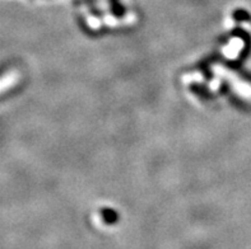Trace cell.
Segmentation results:
<instances>
[{
	"label": "cell",
	"instance_id": "cell-1",
	"mask_svg": "<svg viewBox=\"0 0 251 249\" xmlns=\"http://www.w3.org/2000/svg\"><path fill=\"white\" fill-rule=\"evenodd\" d=\"M101 216L102 219H103V221L108 225H114L119 221L118 212L115 211V210H112V208H102Z\"/></svg>",
	"mask_w": 251,
	"mask_h": 249
},
{
	"label": "cell",
	"instance_id": "cell-2",
	"mask_svg": "<svg viewBox=\"0 0 251 249\" xmlns=\"http://www.w3.org/2000/svg\"><path fill=\"white\" fill-rule=\"evenodd\" d=\"M233 18H235L237 22H242V21H251V16L244 9L235 10V12H233Z\"/></svg>",
	"mask_w": 251,
	"mask_h": 249
},
{
	"label": "cell",
	"instance_id": "cell-3",
	"mask_svg": "<svg viewBox=\"0 0 251 249\" xmlns=\"http://www.w3.org/2000/svg\"><path fill=\"white\" fill-rule=\"evenodd\" d=\"M110 1H111L112 10H114L115 14H116V16H121V14L124 13V8H123V5H120L119 0H110Z\"/></svg>",
	"mask_w": 251,
	"mask_h": 249
}]
</instances>
